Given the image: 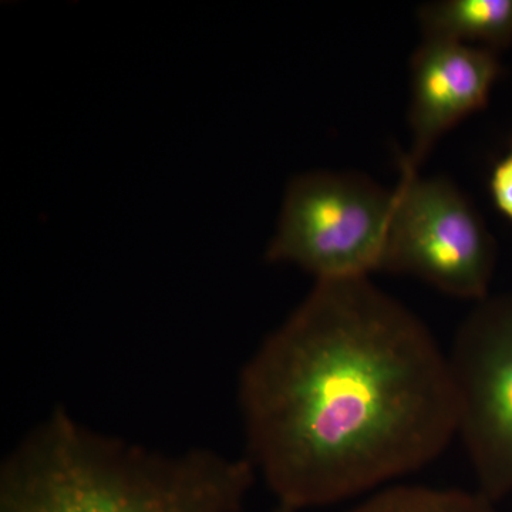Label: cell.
<instances>
[{
  "label": "cell",
  "instance_id": "obj_1",
  "mask_svg": "<svg viewBox=\"0 0 512 512\" xmlns=\"http://www.w3.org/2000/svg\"><path fill=\"white\" fill-rule=\"evenodd\" d=\"M245 457L293 511L420 470L457 436L446 353L369 278L318 281L238 379Z\"/></svg>",
  "mask_w": 512,
  "mask_h": 512
},
{
  "label": "cell",
  "instance_id": "obj_2",
  "mask_svg": "<svg viewBox=\"0 0 512 512\" xmlns=\"http://www.w3.org/2000/svg\"><path fill=\"white\" fill-rule=\"evenodd\" d=\"M256 477L245 456L156 450L56 407L2 461L0 512H241Z\"/></svg>",
  "mask_w": 512,
  "mask_h": 512
},
{
  "label": "cell",
  "instance_id": "obj_3",
  "mask_svg": "<svg viewBox=\"0 0 512 512\" xmlns=\"http://www.w3.org/2000/svg\"><path fill=\"white\" fill-rule=\"evenodd\" d=\"M396 194L363 175L313 171L286 190L266 258L318 281L369 278L382 271Z\"/></svg>",
  "mask_w": 512,
  "mask_h": 512
},
{
  "label": "cell",
  "instance_id": "obj_4",
  "mask_svg": "<svg viewBox=\"0 0 512 512\" xmlns=\"http://www.w3.org/2000/svg\"><path fill=\"white\" fill-rule=\"evenodd\" d=\"M384 272L416 276L456 298H488L495 268L490 232L446 178L400 171Z\"/></svg>",
  "mask_w": 512,
  "mask_h": 512
},
{
  "label": "cell",
  "instance_id": "obj_5",
  "mask_svg": "<svg viewBox=\"0 0 512 512\" xmlns=\"http://www.w3.org/2000/svg\"><path fill=\"white\" fill-rule=\"evenodd\" d=\"M447 359L457 434L478 493L497 504L512 493V293L477 303Z\"/></svg>",
  "mask_w": 512,
  "mask_h": 512
},
{
  "label": "cell",
  "instance_id": "obj_6",
  "mask_svg": "<svg viewBox=\"0 0 512 512\" xmlns=\"http://www.w3.org/2000/svg\"><path fill=\"white\" fill-rule=\"evenodd\" d=\"M500 74L493 50L424 39L412 59V147L400 156V171L419 173L440 137L487 106Z\"/></svg>",
  "mask_w": 512,
  "mask_h": 512
},
{
  "label": "cell",
  "instance_id": "obj_7",
  "mask_svg": "<svg viewBox=\"0 0 512 512\" xmlns=\"http://www.w3.org/2000/svg\"><path fill=\"white\" fill-rule=\"evenodd\" d=\"M424 39H443L483 49L512 43V0H439L421 6Z\"/></svg>",
  "mask_w": 512,
  "mask_h": 512
},
{
  "label": "cell",
  "instance_id": "obj_8",
  "mask_svg": "<svg viewBox=\"0 0 512 512\" xmlns=\"http://www.w3.org/2000/svg\"><path fill=\"white\" fill-rule=\"evenodd\" d=\"M348 512H498L493 501L476 491L429 485H390Z\"/></svg>",
  "mask_w": 512,
  "mask_h": 512
},
{
  "label": "cell",
  "instance_id": "obj_9",
  "mask_svg": "<svg viewBox=\"0 0 512 512\" xmlns=\"http://www.w3.org/2000/svg\"><path fill=\"white\" fill-rule=\"evenodd\" d=\"M488 185L495 208L512 222V144L494 164Z\"/></svg>",
  "mask_w": 512,
  "mask_h": 512
},
{
  "label": "cell",
  "instance_id": "obj_10",
  "mask_svg": "<svg viewBox=\"0 0 512 512\" xmlns=\"http://www.w3.org/2000/svg\"><path fill=\"white\" fill-rule=\"evenodd\" d=\"M271 512H296V511L291 510V508L285 507V505L278 504V505H276L274 510H272Z\"/></svg>",
  "mask_w": 512,
  "mask_h": 512
}]
</instances>
